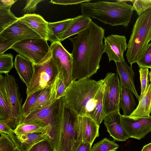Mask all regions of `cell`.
<instances>
[{
    "label": "cell",
    "mask_w": 151,
    "mask_h": 151,
    "mask_svg": "<svg viewBox=\"0 0 151 151\" xmlns=\"http://www.w3.org/2000/svg\"><path fill=\"white\" fill-rule=\"evenodd\" d=\"M104 29L92 21L77 36L69 38L73 45L72 82L96 73L104 53Z\"/></svg>",
    "instance_id": "cell-1"
},
{
    "label": "cell",
    "mask_w": 151,
    "mask_h": 151,
    "mask_svg": "<svg viewBox=\"0 0 151 151\" xmlns=\"http://www.w3.org/2000/svg\"><path fill=\"white\" fill-rule=\"evenodd\" d=\"M111 73L98 81L86 78L72 81L62 97L64 106L78 116L90 117L100 125L105 117L103 97Z\"/></svg>",
    "instance_id": "cell-2"
},
{
    "label": "cell",
    "mask_w": 151,
    "mask_h": 151,
    "mask_svg": "<svg viewBox=\"0 0 151 151\" xmlns=\"http://www.w3.org/2000/svg\"><path fill=\"white\" fill-rule=\"evenodd\" d=\"M61 113L51 126L50 139L56 151H76L82 142L78 115L65 106Z\"/></svg>",
    "instance_id": "cell-3"
},
{
    "label": "cell",
    "mask_w": 151,
    "mask_h": 151,
    "mask_svg": "<svg viewBox=\"0 0 151 151\" xmlns=\"http://www.w3.org/2000/svg\"><path fill=\"white\" fill-rule=\"evenodd\" d=\"M127 1L116 2L99 1L81 4L82 15L98 19L112 26L128 27L134 11Z\"/></svg>",
    "instance_id": "cell-4"
},
{
    "label": "cell",
    "mask_w": 151,
    "mask_h": 151,
    "mask_svg": "<svg viewBox=\"0 0 151 151\" xmlns=\"http://www.w3.org/2000/svg\"><path fill=\"white\" fill-rule=\"evenodd\" d=\"M151 40V9L139 16L127 44L126 57L132 67L145 52Z\"/></svg>",
    "instance_id": "cell-5"
},
{
    "label": "cell",
    "mask_w": 151,
    "mask_h": 151,
    "mask_svg": "<svg viewBox=\"0 0 151 151\" xmlns=\"http://www.w3.org/2000/svg\"><path fill=\"white\" fill-rule=\"evenodd\" d=\"M60 73L50 52L41 62L34 64L32 78L27 88V97L53 84L58 78Z\"/></svg>",
    "instance_id": "cell-6"
},
{
    "label": "cell",
    "mask_w": 151,
    "mask_h": 151,
    "mask_svg": "<svg viewBox=\"0 0 151 151\" xmlns=\"http://www.w3.org/2000/svg\"><path fill=\"white\" fill-rule=\"evenodd\" d=\"M11 48L34 64L40 63L50 52L47 41L42 38H32L22 40L14 44Z\"/></svg>",
    "instance_id": "cell-7"
},
{
    "label": "cell",
    "mask_w": 151,
    "mask_h": 151,
    "mask_svg": "<svg viewBox=\"0 0 151 151\" xmlns=\"http://www.w3.org/2000/svg\"><path fill=\"white\" fill-rule=\"evenodd\" d=\"M5 85L7 98L12 111V129L14 130L23 119L22 99L14 77L5 74Z\"/></svg>",
    "instance_id": "cell-8"
},
{
    "label": "cell",
    "mask_w": 151,
    "mask_h": 151,
    "mask_svg": "<svg viewBox=\"0 0 151 151\" xmlns=\"http://www.w3.org/2000/svg\"><path fill=\"white\" fill-rule=\"evenodd\" d=\"M50 47L53 60L60 72L63 73L67 88L72 81V55L65 49L60 42L52 43Z\"/></svg>",
    "instance_id": "cell-9"
},
{
    "label": "cell",
    "mask_w": 151,
    "mask_h": 151,
    "mask_svg": "<svg viewBox=\"0 0 151 151\" xmlns=\"http://www.w3.org/2000/svg\"><path fill=\"white\" fill-rule=\"evenodd\" d=\"M120 84L117 73H111L107 81L103 97L104 111L106 116L119 110Z\"/></svg>",
    "instance_id": "cell-10"
},
{
    "label": "cell",
    "mask_w": 151,
    "mask_h": 151,
    "mask_svg": "<svg viewBox=\"0 0 151 151\" xmlns=\"http://www.w3.org/2000/svg\"><path fill=\"white\" fill-rule=\"evenodd\" d=\"M64 106V102L61 97L47 106L29 114L22 119L21 123L42 121L51 126Z\"/></svg>",
    "instance_id": "cell-11"
},
{
    "label": "cell",
    "mask_w": 151,
    "mask_h": 151,
    "mask_svg": "<svg viewBox=\"0 0 151 151\" xmlns=\"http://www.w3.org/2000/svg\"><path fill=\"white\" fill-rule=\"evenodd\" d=\"M126 40L125 36L117 35H111L104 38V52L107 54L109 62L125 60L124 53L127 48Z\"/></svg>",
    "instance_id": "cell-12"
},
{
    "label": "cell",
    "mask_w": 151,
    "mask_h": 151,
    "mask_svg": "<svg viewBox=\"0 0 151 151\" xmlns=\"http://www.w3.org/2000/svg\"><path fill=\"white\" fill-rule=\"evenodd\" d=\"M122 124L129 138L140 140L151 131V116L134 119L121 115Z\"/></svg>",
    "instance_id": "cell-13"
},
{
    "label": "cell",
    "mask_w": 151,
    "mask_h": 151,
    "mask_svg": "<svg viewBox=\"0 0 151 151\" xmlns=\"http://www.w3.org/2000/svg\"><path fill=\"white\" fill-rule=\"evenodd\" d=\"M0 35L8 40L14 41L15 43L28 38H41L19 18L17 21L0 33Z\"/></svg>",
    "instance_id": "cell-14"
},
{
    "label": "cell",
    "mask_w": 151,
    "mask_h": 151,
    "mask_svg": "<svg viewBox=\"0 0 151 151\" xmlns=\"http://www.w3.org/2000/svg\"><path fill=\"white\" fill-rule=\"evenodd\" d=\"M121 115L119 110L113 112L106 116L104 123L107 131L115 140L124 141L129 137L122 124Z\"/></svg>",
    "instance_id": "cell-15"
},
{
    "label": "cell",
    "mask_w": 151,
    "mask_h": 151,
    "mask_svg": "<svg viewBox=\"0 0 151 151\" xmlns=\"http://www.w3.org/2000/svg\"><path fill=\"white\" fill-rule=\"evenodd\" d=\"M92 21L90 17L82 15L73 18L67 28L56 36L55 42H61L72 35L78 34L86 28Z\"/></svg>",
    "instance_id": "cell-16"
},
{
    "label": "cell",
    "mask_w": 151,
    "mask_h": 151,
    "mask_svg": "<svg viewBox=\"0 0 151 151\" xmlns=\"http://www.w3.org/2000/svg\"><path fill=\"white\" fill-rule=\"evenodd\" d=\"M19 19L38 34L47 41L48 22L39 14H31L24 15Z\"/></svg>",
    "instance_id": "cell-17"
},
{
    "label": "cell",
    "mask_w": 151,
    "mask_h": 151,
    "mask_svg": "<svg viewBox=\"0 0 151 151\" xmlns=\"http://www.w3.org/2000/svg\"><path fill=\"white\" fill-rule=\"evenodd\" d=\"M78 118L81 130L82 142L92 145L95 139L99 136V125L88 116H78Z\"/></svg>",
    "instance_id": "cell-18"
},
{
    "label": "cell",
    "mask_w": 151,
    "mask_h": 151,
    "mask_svg": "<svg viewBox=\"0 0 151 151\" xmlns=\"http://www.w3.org/2000/svg\"><path fill=\"white\" fill-rule=\"evenodd\" d=\"M115 63L116 72L119 76L120 83L133 92L139 101V96L137 92L134 82V74L132 67L129 66L125 60Z\"/></svg>",
    "instance_id": "cell-19"
},
{
    "label": "cell",
    "mask_w": 151,
    "mask_h": 151,
    "mask_svg": "<svg viewBox=\"0 0 151 151\" xmlns=\"http://www.w3.org/2000/svg\"><path fill=\"white\" fill-rule=\"evenodd\" d=\"M50 130L41 133H30L20 135L13 134V137L21 151H28L32 146L42 141L50 139Z\"/></svg>",
    "instance_id": "cell-20"
},
{
    "label": "cell",
    "mask_w": 151,
    "mask_h": 151,
    "mask_svg": "<svg viewBox=\"0 0 151 151\" xmlns=\"http://www.w3.org/2000/svg\"><path fill=\"white\" fill-rule=\"evenodd\" d=\"M15 68L21 80L27 87L32 78L34 63L19 54L16 56L14 62Z\"/></svg>",
    "instance_id": "cell-21"
},
{
    "label": "cell",
    "mask_w": 151,
    "mask_h": 151,
    "mask_svg": "<svg viewBox=\"0 0 151 151\" xmlns=\"http://www.w3.org/2000/svg\"><path fill=\"white\" fill-rule=\"evenodd\" d=\"M5 76L0 75V122L12 129V111L6 91Z\"/></svg>",
    "instance_id": "cell-22"
},
{
    "label": "cell",
    "mask_w": 151,
    "mask_h": 151,
    "mask_svg": "<svg viewBox=\"0 0 151 151\" xmlns=\"http://www.w3.org/2000/svg\"><path fill=\"white\" fill-rule=\"evenodd\" d=\"M56 81L52 85L49 86L41 90L28 115L35 111L47 106L56 101Z\"/></svg>",
    "instance_id": "cell-23"
},
{
    "label": "cell",
    "mask_w": 151,
    "mask_h": 151,
    "mask_svg": "<svg viewBox=\"0 0 151 151\" xmlns=\"http://www.w3.org/2000/svg\"><path fill=\"white\" fill-rule=\"evenodd\" d=\"M151 113V83L149 84L142 96L139 98L136 108L129 117L134 119L145 118Z\"/></svg>",
    "instance_id": "cell-24"
},
{
    "label": "cell",
    "mask_w": 151,
    "mask_h": 151,
    "mask_svg": "<svg viewBox=\"0 0 151 151\" xmlns=\"http://www.w3.org/2000/svg\"><path fill=\"white\" fill-rule=\"evenodd\" d=\"M120 84V95L119 107L123 111V116H129L137 106L134 97V93L131 90Z\"/></svg>",
    "instance_id": "cell-25"
},
{
    "label": "cell",
    "mask_w": 151,
    "mask_h": 151,
    "mask_svg": "<svg viewBox=\"0 0 151 151\" xmlns=\"http://www.w3.org/2000/svg\"><path fill=\"white\" fill-rule=\"evenodd\" d=\"M51 126L42 121L21 123L14 130V134L20 135L30 133H41L51 129Z\"/></svg>",
    "instance_id": "cell-26"
},
{
    "label": "cell",
    "mask_w": 151,
    "mask_h": 151,
    "mask_svg": "<svg viewBox=\"0 0 151 151\" xmlns=\"http://www.w3.org/2000/svg\"><path fill=\"white\" fill-rule=\"evenodd\" d=\"M73 20V18L55 22H48L47 40L53 43L55 42L56 36L63 31Z\"/></svg>",
    "instance_id": "cell-27"
},
{
    "label": "cell",
    "mask_w": 151,
    "mask_h": 151,
    "mask_svg": "<svg viewBox=\"0 0 151 151\" xmlns=\"http://www.w3.org/2000/svg\"><path fill=\"white\" fill-rule=\"evenodd\" d=\"M18 20L10 8H0V33Z\"/></svg>",
    "instance_id": "cell-28"
},
{
    "label": "cell",
    "mask_w": 151,
    "mask_h": 151,
    "mask_svg": "<svg viewBox=\"0 0 151 151\" xmlns=\"http://www.w3.org/2000/svg\"><path fill=\"white\" fill-rule=\"evenodd\" d=\"M0 151H14L18 147L13 137V134L0 132Z\"/></svg>",
    "instance_id": "cell-29"
},
{
    "label": "cell",
    "mask_w": 151,
    "mask_h": 151,
    "mask_svg": "<svg viewBox=\"0 0 151 151\" xmlns=\"http://www.w3.org/2000/svg\"><path fill=\"white\" fill-rule=\"evenodd\" d=\"M119 145L114 141L105 138L95 144L91 151H116Z\"/></svg>",
    "instance_id": "cell-30"
},
{
    "label": "cell",
    "mask_w": 151,
    "mask_h": 151,
    "mask_svg": "<svg viewBox=\"0 0 151 151\" xmlns=\"http://www.w3.org/2000/svg\"><path fill=\"white\" fill-rule=\"evenodd\" d=\"M13 66V55L11 54L0 55V75L8 73Z\"/></svg>",
    "instance_id": "cell-31"
},
{
    "label": "cell",
    "mask_w": 151,
    "mask_h": 151,
    "mask_svg": "<svg viewBox=\"0 0 151 151\" xmlns=\"http://www.w3.org/2000/svg\"><path fill=\"white\" fill-rule=\"evenodd\" d=\"M127 1L132 4V8L138 16L146 11L151 9V0H132Z\"/></svg>",
    "instance_id": "cell-32"
},
{
    "label": "cell",
    "mask_w": 151,
    "mask_h": 151,
    "mask_svg": "<svg viewBox=\"0 0 151 151\" xmlns=\"http://www.w3.org/2000/svg\"><path fill=\"white\" fill-rule=\"evenodd\" d=\"M41 91V90L37 91L27 97L22 106L23 119L28 115L29 113L35 104Z\"/></svg>",
    "instance_id": "cell-33"
},
{
    "label": "cell",
    "mask_w": 151,
    "mask_h": 151,
    "mask_svg": "<svg viewBox=\"0 0 151 151\" xmlns=\"http://www.w3.org/2000/svg\"><path fill=\"white\" fill-rule=\"evenodd\" d=\"M137 63L139 68L151 69V42L149 43L145 52Z\"/></svg>",
    "instance_id": "cell-34"
},
{
    "label": "cell",
    "mask_w": 151,
    "mask_h": 151,
    "mask_svg": "<svg viewBox=\"0 0 151 151\" xmlns=\"http://www.w3.org/2000/svg\"><path fill=\"white\" fill-rule=\"evenodd\" d=\"M139 72L141 83V92L139 98L141 97L149 84V69L146 68H139Z\"/></svg>",
    "instance_id": "cell-35"
},
{
    "label": "cell",
    "mask_w": 151,
    "mask_h": 151,
    "mask_svg": "<svg viewBox=\"0 0 151 151\" xmlns=\"http://www.w3.org/2000/svg\"><path fill=\"white\" fill-rule=\"evenodd\" d=\"M54 148L49 139L42 141L31 147L28 151H54Z\"/></svg>",
    "instance_id": "cell-36"
},
{
    "label": "cell",
    "mask_w": 151,
    "mask_h": 151,
    "mask_svg": "<svg viewBox=\"0 0 151 151\" xmlns=\"http://www.w3.org/2000/svg\"><path fill=\"white\" fill-rule=\"evenodd\" d=\"M67 88L63 73L60 72L56 82V92L57 99L63 96Z\"/></svg>",
    "instance_id": "cell-37"
},
{
    "label": "cell",
    "mask_w": 151,
    "mask_h": 151,
    "mask_svg": "<svg viewBox=\"0 0 151 151\" xmlns=\"http://www.w3.org/2000/svg\"><path fill=\"white\" fill-rule=\"evenodd\" d=\"M42 0H29L27 1L26 5L21 13L25 14H31L36 10L37 4Z\"/></svg>",
    "instance_id": "cell-38"
},
{
    "label": "cell",
    "mask_w": 151,
    "mask_h": 151,
    "mask_svg": "<svg viewBox=\"0 0 151 151\" xmlns=\"http://www.w3.org/2000/svg\"><path fill=\"white\" fill-rule=\"evenodd\" d=\"M15 43L9 41L0 35V55L4 54L7 50L11 48Z\"/></svg>",
    "instance_id": "cell-39"
},
{
    "label": "cell",
    "mask_w": 151,
    "mask_h": 151,
    "mask_svg": "<svg viewBox=\"0 0 151 151\" xmlns=\"http://www.w3.org/2000/svg\"><path fill=\"white\" fill-rule=\"evenodd\" d=\"M91 0H52L50 2L53 4L62 5L76 4L90 2Z\"/></svg>",
    "instance_id": "cell-40"
},
{
    "label": "cell",
    "mask_w": 151,
    "mask_h": 151,
    "mask_svg": "<svg viewBox=\"0 0 151 151\" xmlns=\"http://www.w3.org/2000/svg\"><path fill=\"white\" fill-rule=\"evenodd\" d=\"M92 145L90 143L82 142L76 151H91Z\"/></svg>",
    "instance_id": "cell-41"
},
{
    "label": "cell",
    "mask_w": 151,
    "mask_h": 151,
    "mask_svg": "<svg viewBox=\"0 0 151 151\" xmlns=\"http://www.w3.org/2000/svg\"><path fill=\"white\" fill-rule=\"evenodd\" d=\"M16 0H0V8H10Z\"/></svg>",
    "instance_id": "cell-42"
},
{
    "label": "cell",
    "mask_w": 151,
    "mask_h": 151,
    "mask_svg": "<svg viewBox=\"0 0 151 151\" xmlns=\"http://www.w3.org/2000/svg\"><path fill=\"white\" fill-rule=\"evenodd\" d=\"M0 132L7 134L14 133V130L4 123L0 122Z\"/></svg>",
    "instance_id": "cell-43"
},
{
    "label": "cell",
    "mask_w": 151,
    "mask_h": 151,
    "mask_svg": "<svg viewBox=\"0 0 151 151\" xmlns=\"http://www.w3.org/2000/svg\"><path fill=\"white\" fill-rule=\"evenodd\" d=\"M141 151H151V143L144 146Z\"/></svg>",
    "instance_id": "cell-44"
},
{
    "label": "cell",
    "mask_w": 151,
    "mask_h": 151,
    "mask_svg": "<svg viewBox=\"0 0 151 151\" xmlns=\"http://www.w3.org/2000/svg\"><path fill=\"white\" fill-rule=\"evenodd\" d=\"M149 76L150 81L151 83V69L150 72L149 73Z\"/></svg>",
    "instance_id": "cell-45"
},
{
    "label": "cell",
    "mask_w": 151,
    "mask_h": 151,
    "mask_svg": "<svg viewBox=\"0 0 151 151\" xmlns=\"http://www.w3.org/2000/svg\"><path fill=\"white\" fill-rule=\"evenodd\" d=\"M14 151H21L18 147H17Z\"/></svg>",
    "instance_id": "cell-46"
},
{
    "label": "cell",
    "mask_w": 151,
    "mask_h": 151,
    "mask_svg": "<svg viewBox=\"0 0 151 151\" xmlns=\"http://www.w3.org/2000/svg\"><path fill=\"white\" fill-rule=\"evenodd\" d=\"M54 151H56L54 149Z\"/></svg>",
    "instance_id": "cell-47"
}]
</instances>
